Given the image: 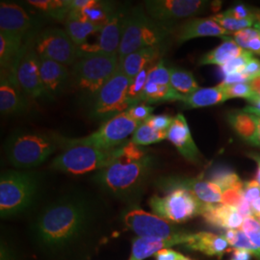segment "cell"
Returning <instances> with one entry per match:
<instances>
[{"mask_svg":"<svg viewBox=\"0 0 260 260\" xmlns=\"http://www.w3.org/2000/svg\"><path fill=\"white\" fill-rule=\"evenodd\" d=\"M249 78L246 75H242L241 73H236L233 75H226L223 77V85H233V84L246 83L249 82Z\"/></svg>","mask_w":260,"mask_h":260,"instance_id":"816d5d0a","label":"cell"},{"mask_svg":"<svg viewBox=\"0 0 260 260\" xmlns=\"http://www.w3.org/2000/svg\"><path fill=\"white\" fill-rule=\"evenodd\" d=\"M228 101L223 87L219 84L211 88H200L184 98L182 103L188 108H203L213 106Z\"/></svg>","mask_w":260,"mask_h":260,"instance_id":"4316f807","label":"cell"},{"mask_svg":"<svg viewBox=\"0 0 260 260\" xmlns=\"http://www.w3.org/2000/svg\"><path fill=\"white\" fill-rule=\"evenodd\" d=\"M34 36L26 38L18 65L17 80L20 89L29 99H48L40 75V56L34 47Z\"/></svg>","mask_w":260,"mask_h":260,"instance_id":"4fadbf2b","label":"cell"},{"mask_svg":"<svg viewBox=\"0 0 260 260\" xmlns=\"http://www.w3.org/2000/svg\"><path fill=\"white\" fill-rule=\"evenodd\" d=\"M249 84L251 86V90L254 93H258V92L260 91V75L251 79L249 81Z\"/></svg>","mask_w":260,"mask_h":260,"instance_id":"6f0895ef","label":"cell"},{"mask_svg":"<svg viewBox=\"0 0 260 260\" xmlns=\"http://www.w3.org/2000/svg\"><path fill=\"white\" fill-rule=\"evenodd\" d=\"M103 27L80 19L74 11L70 13L65 20L66 32L78 47L87 45L86 42L88 37L93 33H100Z\"/></svg>","mask_w":260,"mask_h":260,"instance_id":"484cf974","label":"cell"},{"mask_svg":"<svg viewBox=\"0 0 260 260\" xmlns=\"http://www.w3.org/2000/svg\"><path fill=\"white\" fill-rule=\"evenodd\" d=\"M251 213L252 217H254L255 219L260 217V197L258 199H256L255 201H253L251 204Z\"/></svg>","mask_w":260,"mask_h":260,"instance_id":"9f6ffc18","label":"cell"},{"mask_svg":"<svg viewBox=\"0 0 260 260\" xmlns=\"http://www.w3.org/2000/svg\"><path fill=\"white\" fill-rule=\"evenodd\" d=\"M131 79L117 69L111 78L91 96L90 115L96 121H108L127 111L133 103L128 99Z\"/></svg>","mask_w":260,"mask_h":260,"instance_id":"8992f818","label":"cell"},{"mask_svg":"<svg viewBox=\"0 0 260 260\" xmlns=\"http://www.w3.org/2000/svg\"><path fill=\"white\" fill-rule=\"evenodd\" d=\"M116 10L117 7L113 2L92 0L91 3L84 7L83 9L73 11L76 13V15L80 19L85 21L103 26Z\"/></svg>","mask_w":260,"mask_h":260,"instance_id":"f1b7e54d","label":"cell"},{"mask_svg":"<svg viewBox=\"0 0 260 260\" xmlns=\"http://www.w3.org/2000/svg\"><path fill=\"white\" fill-rule=\"evenodd\" d=\"M176 35L179 44L185 43L189 40L201 37H226L233 35L221 27L212 19L193 18L187 19L172 32Z\"/></svg>","mask_w":260,"mask_h":260,"instance_id":"d6986e66","label":"cell"},{"mask_svg":"<svg viewBox=\"0 0 260 260\" xmlns=\"http://www.w3.org/2000/svg\"><path fill=\"white\" fill-rule=\"evenodd\" d=\"M251 115H254V116H256V117H260V112H253V113H251Z\"/></svg>","mask_w":260,"mask_h":260,"instance_id":"94428289","label":"cell"},{"mask_svg":"<svg viewBox=\"0 0 260 260\" xmlns=\"http://www.w3.org/2000/svg\"><path fill=\"white\" fill-rule=\"evenodd\" d=\"M34 47L38 54L70 67L81 57L80 48L68 35L65 29L46 28L34 36Z\"/></svg>","mask_w":260,"mask_h":260,"instance_id":"7c38bea8","label":"cell"},{"mask_svg":"<svg viewBox=\"0 0 260 260\" xmlns=\"http://www.w3.org/2000/svg\"><path fill=\"white\" fill-rule=\"evenodd\" d=\"M243 191L235 189H228L223 191L221 204L233 207H237L243 201Z\"/></svg>","mask_w":260,"mask_h":260,"instance_id":"bcb514c9","label":"cell"},{"mask_svg":"<svg viewBox=\"0 0 260 260\" xmlns=\"http://www.w3.org/2000/svg\"><path fill=\"white\" fill-rule=\"evenodd\" d=\"M258 35H259V32L255 28L250 27L233 33V38H234L235 43L241 48L246 50L249 43L253 38H255Z\"/></svg>","mask_w":260,"mask_h":260,"instance_id":"ee69618b","label":"cell"},{"mask_svg":"<svg viewBox=\"0 0 260 260\" xmlns=\"http://www.w3.org/2000/svg\"><path fill=\"white\" fill-rule=\"evenodd\" d=\"M253 160H255V162L257 163V172H256V181L260 184V155L257 154H250Z\"/></svg>","mask_w":260,"mask_h":260,"instance_id":"91938a15","label":"cell"},{"mask_svg":"<svg viewBox=\"0 0 260 260\" xmlns=\"http://www.w3.org/2000/svg\"><path fill=\"white\" fill-rule=\"evenodd\" d=\"M181 260H192L191 259V258H188V257H185V256H184V258H182V259Z\"/></svg>","mask_w":260,"mask_h":260,"instance_id":"be15d7a7","label":"cell"},{"mask_svg":"<svg viewBox=\"0 0 260 260\" xmlns=\"http://www.w3.org/2000/svg\"><path fill=\"white\" fill-rule=\"evenodd\" d=\"M252 255L253 254L251 251H246L243 249H233L230 260H251Z\"/></svg>","mask_w":260,"mask_h":260,"instance_id":"f5cc1de1","label":"cell"},{"mask_svg":"<svg viewBox=\"0 0 260 260\" xmlns=\"http://www.w3.org/2000/svg\"><path fill=\"white\" fill-rule=\"evenodd\" d=\"M188 234L173 237L170 239H158L149 237H138L132 241V250L129 260H143L154 255L164 249H170L176 245H184Z\"/></svg>","mask_w":260,"mask_h":260,"instance_id":"cb8c5ba5","label":"cell"},{"mask_svg":"<svg viewBox=\"0 0 260 260\" xmlns=\"http://www.w3.org/2000/svg\"><path fill=\"white\" fill-rule=\"evenodd\" d=\"M236 209H237V211H238L239 213L241 214L244 218H248V217L252 216L251 205H250L245 199H243L241 204L236 207Z\"/></svg>","mask_w":260,"mask_h":260,"instance_id":"db71d44e","label":"cell"},{"mask_svg":"<svg viewBox=\"0 0 260 260\" xmlns=\"http://www.w3.org/2000/svg\"><path fill=\"white\" fill-rule=\"evenodd\" d=\"M223 44L205 53L200 60V65L223 66L233 58L241 56L246 50L239 47L231 36L223 37Z\"/></svg>","mask_w":260,"mask_h":260,"instance_id":"83f0119b","label":"cell"},{"mask_svg":"<svg viewBox=\"0 0 260 260\" xmlns=\"http://www.w3.org/2000/svg\"><path fill=\"white\" fill-rule=\"evenodd\" d=\"M29 108V98L19 85L10 81L8 76L0 75V112L3 116L25 113Z\"/></svg>","mask_w":260,"mask_h":260,"instance_id":"44dd1931","label":"cell"},{"mask_svg":"<svg viewBox=\"0 0 260 260\" xmlns=\"http://www.w3.org/2000/svg\"><path fill=\"white\" fill-rule=\"evenodd\" d=\"M211 19H213L215 22H217L221 27L226 30L230 33H235L243 29L250 28L255 23V18L250 19H237L231 16L228 11L217 14Z\"/></svg>","mask_w":260,"mask_h":260,"instance_id":"d590c367","label":"cell"},{"mask_svg":"<svg viewBox=\"0 0 260 260\" xmlns=\"http://www.w3.org/2000/svg\"><path fill=\"white\" fill-rule=\"evenodd\" d=\"M167 139L188 161L193 163L200 161L201 153L196 146L183 114H177L174 117L172 125L168 130Z\"/></svg>","mask_w":260,"mask_h":260,"instance_id":"ffe728a7","label":"cell"},{"mask_svg":"<svg viewBox=\"0 0 260 260\" xmlns=\"http://www.w3.org/2000/svg\"><path fill=\"white\" fill-rule=\"evenodd\" d=\"M154 257L156 260H181L184 258V255L172 249H164L156 252Z\"/></svg>","mask_w":260,"mask_h":260,"instance_id":"f907efd6","label":"cell"},{"mask_svg":"<svg viewBox=\"0 0 260 260\" xmlns=\"http://www.w3.org/2000/svg\"><path fill=\"white\" fill-rule=\"evenodd\" d=\"M252 57H253L252 53L246 50L241 56L233 58L232 60L226 62L224 65L221 66V71L223 76L240 73Z\"/></svg>","mask_w":260,"mask_h":260,"instance_id":"60d3db41","label":"cell"},{"mask_svg":"<svg viewBox=\"0 0 260 260\" xmlns=\"http://www.w3.org/2000/svg\"><path fill=\"white\" fill-rule=\"evenodd\" d=\"M240 73L242 75H246L249 80L258 76L260 75V60L253 56Z\"/></svg>","mask_w":260,"mask_h":260,"instance_id":"c3c4849f","label":"cell"},{"mask_svg":"<svg viewBox=\"0 0 260 260\" xmlns=\"http://www.w3.org/2000/svg\"><path fill=\"white\" fill-rule=\"evenodd\" d=\"M257 94H258V96H259V98H260V91H259V92H258V93H257Z\"/></svg>","mask_w":260,"mask_h":260,"instance_id":"03108f58","label":"cell"},{"mask_svg":"<svg viewBox=\"0 0 260 260\" xmlns=\"http://www.w3.org/2000/svg\"><path fill=\"white\" fill-rule=\"evenodd\" d=\"M163 197L153 196L149 206L153 213L171 223H183L198 215H202L205 205L183 187L162 189Z\"/></svg>","mask_w":260,"mask_h":260,"instance_id":"30bf717a","label":"cell"},{"mask_svg":"<svg viewBox=\"0 0 260 260\" xmlns=\"http://www.w3.org/2000/svg\"><path fill=\"white\" fill-rule=\"evenodd\" d=\"M161 189L183 187L190 191L204 205H218L222 202L223 190L213 182L202 178H164L158 182Z\"/></svg>","mask_w":260,"mask_h":260,"instance_id":"e0dca14e","label":"cell"},{"mask_svg":"<svg viewBox=\"0 0 260 260\" xmlns=\"http://www.w3.org/2000/svg\"><path fill=\"white\" fill-rule=\"evenodd\" d=\"M211 182L219 186L223 191L228 189H235L243 191L245 182L235 173L226 169H218L211 175Z\"/></svg>","mask_w":260,"mask_h":260,"instance_id":"e575fe53","label":"cell"},{"mask_svg":"<svg viewBox=\"0 0 260 260\" xmlns=\"http://www.w3.org/2000/svg\"><path fill=\"white\" fill-rule=\"evenodd\" d=\"M170 33L149 18L143 6L129 9L119 48V60L142 48L162 47Z\"/></svg>","mask_w":260,"mask_h":260,"instance_id":"5b68a950","label":"cell"},{"mask_svg":"<svg viewBox=\"0 0 260 260\" xmlns=\"http://www.w3.org/2000/svg\"><path fill=\"white\" fill-rule=\"evenodd\" d=\"M143 122L133 120L127 112L104 121L101 127L82 138H66L63 136V149L75 146H88L95 149H114L127 143Z\"/></svg>","mask_w":260,"mask_h":260,"instance_id":"52a82bcc","label":"cell"},{"mask_svg":"<svg viewBox=\"0 0 260 260\" xmlns=\"http://www.w3.org/2000/svg\"><path fill=\"white\" fill-rule=\"evenodd\" d=\"M256 220H257V221H258V222H259V223H260V217H259V218H257V219H256Z\"/></svg>","mask_w":260,"mask_h":260,"instance_id":"e7e4bbea","label":"cell"},{"mask_svg":"<svg viewBox=\"0 0 260 260\" xmlns=\"http://www.w3.org/2000/svg\"><path fill=\"white\" fill-rule=\"evenodd\" d=\"M171 80V73L170 69L164 64V61L161 59L156 64L152 66L149 70V75H148V81L152 83L158 84V85H164L168 86Z\"/></svg>","mask_w":260,"mask_h":260,"instance_id":"ab89813d","label":"cell"},{"mask_svg":"<svg viewBox=\"0 0 260 260\" xmlns=\"http://www.w3.org/2000/svg\"><path fill=\"white\" fill-rule=\"evenodd\" d=\"M129 9L119 7L103 25L99 33L98 43L94 46L85 45L79 47L81 56L91 53L118 54L122 35L125 29ZM119 55V54H118Z\"/></svg>","mask_w":260,"mask_h":260,"instance_id":"9a60e30c","label":"cell"},{"mask_svg":"<svg viewBox=\"0 0 260 260\" xmlns=\"http://www.w3.org/2000/svg\"><path fill=\"white\" fill-rule=\"evenodd\" d=\"M98 209L93 200L79 193L58 198L35 216L29 238L48 260H74L94 236Z\"/></svg>","mask_w":260,"mask_h":260,"instance_id":"6da1fadb","label":"cell"},{"mask_svg":"<svg viewBox=\"0 0 260 260\" xmlns=\"http://www.w3.org/2000/svg\"><path fill=\"white\" fill-rule=\"evenodd\" d=\"M229 122L242 139L251 143L257 130V117L243 111L231 113L228 117Z\"/></svg>","mask_w":260,"mask_h":260,"instance_id":"f546056e","label":"cell"},{"mask_svg":"<svg viewBox=\"0 0 260 260\" xmlns=\"http://www.w3.org/2000/svg\"><path fill=\"white\" fill-rule=\"evenodd\" d=\"M39 26L37 19L28 15L21 6L15 3L1 1L0 3V32L26 39L36 34Z\"/></svg>","mask_w":260,"mask_h":260,"instance_id":"2e32d148","label":"cell"},{"mask_svg":"<svg viewBox=\"0 0 260 260\" xmlns=\"http://www.w3.org/2000/svg\"><path fill=\"white\" fill-rule=\"evenodd\" d=\"M155 166L148 154L141 159L120 157L96 172L94 182L109 195L125 202L135 201L142 194Z\"/></svg>","mask_w":260,"mask_h":260,"instance_id":"7a4b0ae2","label":"cell"},{"mask_svg":"<svg viewBox=\"0 0 260 260\" xmlns=\"http://www.w3.org/2000/svg\"><path fill=\"white\" fill-rule=\"evenodd\" d=\"M184 246L189 250L218 257H222L224 252L231 251L230 244L224 236L205 232L189 233Z\"/></svg>","mask_w":260,"mask_h":260,"instance_id":"603a6c76","label":"cell"},{"mask_svg":"<svg viewBox=\"0 0 260 260\" xmlns=\"http://www.w3.org/2000/svg\"><path fill=\"white\" fill-rule=\"evenodd\" d=\"M119 65L118 54H85L72 66V81L92 96L111 78Z\"/></svg>","mask_w":260,"mask_h":260,"instance_id":"ba28073f","label":"cell"},{"mask_svg":"<svg viewBox=\"0 0 260 260\" xmlns=\"http://www.w3.org/2000/svg\"><path fill=\"white\" fill-rule=\"evenodd\" d=\"M253 27L255 28V29H256V30H257V31H258V32H259V34H260V26H259V25H257V24H254V25H253Z\"/></svg>","mask_w":260,"mask_h":260,"instance_id":"6125c7cd","label":"cell"},{"mask_svg":"<svg viewBox=\"0 0 260 260\" xmlns=\"http://www.w3.org/2000/svg\"><path fill=\"white\" fill-rule=\"evenodd\" d=\"M246 50L260 56V34L251 40Z\"/></svg>","mask_w":260,"mask_h":260,"instance_id":"11a10c76","label":"cell"},{"mask_svg":"<svg viewBox=\"0 0 260 260\" xmlns=\"http://www.w3.org/2000/svg\"><path fill=\"white\" fill-rule=\"evenodd\" d=\"M121 154V146L108 150L88 146H75L64 149L56 156L51 163V168L72 175H83L103 170L120 157Z\"/></svg>","mask_w":260,"mask_h":260,"instance_id":"9c48e42d","label":"cell"},{"mask_svg":"<svg viewBox=\"0 0 260 260\" xmlns=\"http://www.w3.org/2000/svg\"><path fill=\"white\" fill-rule=\"evenodd\" d=\"M152 66H149V67L145 68L142 72H140L139 74L131 80L129 89H128V99H129L130 102L133 103V105L141 103L146 84L148 82L149 70Z\"/></svg>","mask_w":260,"mask_h":260,"instance_id":"74e56055","label":"cell"},{"mask_svg":"<svg viewBox=\"0 0 260 260\" xmlns=\"http://www.w3.org/2000/svg\"><path fill=\"white\" fill-rule=\"evenodd\" d=\"M122 219L130 231L140 237L170 239L185 234L171 222L139 207H132L126 210Z\"/></svg>","mask_w":260,"mask_h":260,"instance_id":"5bb4252c","label":"cell"},{"mask_svg":"<svg viewBox=\"0 0 260 260\" xmlns=\"http://www.w3.org/2000/svg\"><path fill=\"white\" fill-rule=\"evenodd\" d=\"M162 47H145L134 51L120 60L122 73L132 80L145 68L153 65L162 54Z\"/></svg>","mask_w":260,"mask_h":260,"instance_id":"d4e9b609","label":"cell"},{"mask_svg":"<svg viewBox=\"0 0 260 260\" xmlns=\"http://www.w3.org/2000/svg\"><path fill=\"white\" fill-rule=\"evenodd\" d=\"M252 146H256L260 148V117H257V130H256V134L254 136V138L252 139L251 143Z\"/></svg>","mask_w":260,"mask_h":260,"instance_id":"680465c9","label":"cell"},{"mask_svg":"<svg viewBox=\"0 0 260 260\" xmlns=\"http://www.w3.org/2000/svg\"><path fill=\"white\" fill-rule=\"evenodd\" d=\"M224 93L228 100L230 99H245L248 103H251L258 94L251 90L249 82L246 83L233 84V85H223Z\"/></svg>","mask_w":260,"mask_h":260,"instance_id":"f35d334b","label":"cell"},{"mask_svg":"<svg viewBox=\"0 0 260 260\" xmlns=\"http://www.w3.org/2000/svg\"><path fill=\"white\" fill-rule=\"evenodd\" d=\"M167 135L168 131H158L149 126L146 122H143L140 124L130 140L139 147H145L167 139Z\"/></svg>","mask_w":260,"mask_h":260,"instance_id":"836d02e7","label":"cell"},{"mask_svg":"<svg viewBox=\"0 0 260 260\" xmlns=\"http://www.w3.org/2000/svg\"><path fill=\"white\" fill-rule=\"evenodd\" d=\"M173 121L174 118L169 115H152L145 122L158 131H168Z\"/></svg>","mask_w":260,"mask_h":260,"instance_id":"f6af8a7d","label":"cell"},{"mask_svg":"<svg viewBox=\"0 0 260 260\" xmlns=\"http://www.w3.org/2000/svg\"><path fill=\"white\" fill-rule=\"evenodd\" d=\"M61 148L63 136L43 132L19 131L12 134L5 143L10 163L19 169L38 167Z\"/></svg>","mask_w":260,"mask_h":260,"instance_id":"3957f363","label":"cell"},{"mask_svg":"<svg viewBox=\"0 0 260 260\" xmlns=\"http://www.w3.org/2000/svg\"><path fill=\"white\" fill-rule=\"evenodd\" d=\"M26 3L48 18L59 21L66 20L72 12L70 0H28Z\"/></svg>","mask_w":260,"mask_h":260,"instance_id":"4dcf8cb0","label":"cell"},{"mask_svg":"<svg viewBox=\"0 0 260 260\" xmlns=\"http://www.w3.org/2000/svg\"><path fill=\"white\" fill-rule=\"evenodd\" d=\"M223 236L226 239V241L229 242L230 246H232L234 249H243L246 251H251L253 255H256L260 258L259 251L241 229L225 231Z\"/></svg>","mask_w":260,"mask_h":260,"instance_id":"8d00e7d4","label":"cell"},{"mask_svg":"<svg viewBox=\"0 0 260 260\" xmlns=\"http://www.w3.org/2000/svg\"><path fill=\"white\" fill-rule=\"evenodd\" d=\"M241 230L260 252V223L254 217L245 218Z\"/></svg>","mask_w":260,"mask_h":260,"instance_id":"b9f144b4","label":"cell"},{"mask_svg":"<svg viewBox=\"0 0 260 260\" xmlns=\"http://www.w3.org/2000/svg\"><path fill=\"white\" fill-rule=\"evenodd\" d=\"M153 111L154 107L148 105L147 103H140L131 106L126 112L133 120L139 122H145L150 116H152Z\"/></svg>","mask_w":260,"mask_h":260,"instance_id":"7bdbcfd3","label":"cell"},{"mask_svg":"<svg viewBox=\"0 0 260 260\" xmlns=\"http://www.w3.org/2000/svg\"><path fill=\"white\" fill-rule=\"evenodd\" d=\"M184 96L176 92L171 85L164 86L148 81L146 84L141 103H166V102H182Z\"/></svg>","mask_w":260,"mask_h":260,"instance_id":"1f68e13d","label":"cell"},{"mask_svg":"<svg viewBox=\"0 0 260 260\" xmlns=\"http://www.w3.org/2000/svg\"><path fill=\"white\" fill-rule=\"evenodd\" d=\"M41 186L36 173L5 171L0 177V215L2 219L19 216L35 204Z\"/></svg>","mask_w":260,"mask_h":260,"instance_id":"277c9868","label":"cell"},{"mask_svg":"<svg viewBox=\"0 0 260 260\" xmlns=\"http://www.w3.org/2000/svg\"><path fill=\"white\" fill-rule=\"evenodd\" d=\"M202 216L211 226L223 230H240L245 218L233 206L205 205Z\"/></svg>","mask_w":260,"mask_h":260,"instance_id":"7402d4cb","label":"cell"},{"mask_svg":"<svg viewBox=\"0 0 260 260\" xmlns=\"http://www.w3.org/2000/svg\"><path fill=\"white\" fill-rule=\"evenodd\" d=\"M228 13L237 19H254V13L251 12L244 4L235 5L232 9L228 10Z\"/></svg>","mask_w":260,"mask_h":260,"instance_id":"681fc988","label":"cell"},{"mask_svg":"<svg viewBox=\"0 0 260 260\" xmlns=\"http://www.w3.org/2000/svg\"><path fill=\"white\" fill-rule=\"evenodd\" d=\"M170 73L171 87L182 96L186 98L200 89L192 73L178 68H170Z\"/></svg>","mask_w":260,"mask_h":260,"instance_id":"d6a6232c","label":"cell"},{"mask_svg":"<svg viewBox=\"0 0 260 260\" xmlns=\"http://www.w3.org/2000/svg\"><path fill=\"white\" fill-rule=\"evenodd\" d=\"M40 75L49 100L58 96L72 80L68 67L43 56H40Z\"/></svg>","mask_w":260,"mask_h":260,"instance_id":"ac0fdd59","label":"cell"},{"mask_svg":"<svg viewBox=\"0 0 260 260\" xmlns=\"http://www.w3.org/2000/svg\"><path fill=\"white\" fill-rule=\"evenodd\" d=\"M260 197V184L254 180H250L245 182L244 189H243V198L251 205L253 201L258 199Z\"/></svg>","mask_w":260,"mask_h":260,"instance_id":"7dc6e473","label":"cell"},{"mask_svg":"<svg viewBox=\"0 0 260 260\" xmlns=\"http://www.w3.org/2000/svg\"><path fill=\"white\" fill-rule=\"evenodd\" d=\"M209 2L201 0H147L144 8L150 19L171 34L175 24L205 13Z\"/></svg>","mask_w":260,"mask_h":260,"instance_id":"8fae6325","label":"cell"}]
</instances>
